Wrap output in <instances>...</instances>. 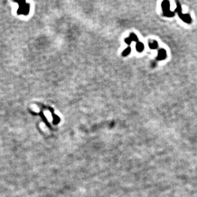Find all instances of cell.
Masks as SVG:
<instances>
[{"label":"cell","mask_w":197,"mask_h":197,"mask_svg":"<svg viewBox=\"0 0 197 197\" xmlns=\"http://www.w3.org/2000/svg\"><path fill=\"white\" fill-rule=\"evenodd\" d=\"M180 19H182L184 23L190 24L191 23V18L189 14H185V13H178Z\"/></svg>","instance_id":"1"},{"label":"cell","mask_w":197,"mask_h":197,"mask_svg":"<svg viewBox=\"0 0 197 197\" xmlns=\"http://www.w3.org/2000/svg\"><path fill=\"white\" fill-rule=\"evenodd\" d=\"M166 58V52L165 49H159L158 53L157 59L158 60H163Z\"/></svg>","instance_id":"2"},{"label":"cell","mask_w":197,"mask_h":197,"mask_svg":"<svg viewBox=\"0 0 197 197\" xmlns=\"http://www.w3.org/2000/svg\"><path fill=\"white\" fill-rule=\"evenodd\" d=\"M170 3L168 1H163L161 3V8L163 13L170 10Z\"/></svg>","instance_id":"3"},{"label":"cell","mask_w":197,"mask_h":197,"mask_svg":"<svg viewBox=\"0 0 197 197\" xmlns=\"http://www.w3.org/2000/svg\"><path fill=\"white\" fill-rule=\"evenodd\" d=\"M136 49H137V51H138V52H142L144 49V45L142 42L138 41V42H137V45H136Z\"/></svg>","instance_id":"4"},{"label":"cell","mask_w":197,"mask_h":197,"mask_svg":"<svg viewBox=\"0 0 197 197\" xmlns=\"http://www.w3.org/2000/svg\"><path fill=\"white\" fill-rule=\"evenodd\" d=\"M149 48H151V49H156V48H158V44L156 41H152L149 43Z\"/></svg>","instance_id":"5"},{"label":"cell","mask_w":197,"mask_h":197,"mask_svg":"<svg viewBox=\"0 0 197 197\" xmlns=\"http://www.w3.org/2000/svg\"><path fill=\"white\" fill-rule=\"evenodd\" d=\"M163 14H164L165 16L168 17H172L175 16L174 12H172V11H171V10H169V11H168V12H164V13H163Z\"/></svg>","instance_id":"6"},{"label":"cell","mask_w":197,"mask_h":197,"mask_svg":"<svg viewBox=\"0 0 197 197\" xmlns=\"http://www.w3.org/2000/svg\"><path fill=\"white\" fill-rule=\"evenodd\" d=\"M130 38H131V40H132V41H136V42H138V37H137V36L135 34H134V33H131V34H130Z\"/></svg>","instance_id":"7"},{"label":"cell","mask_w":197,"mask_h":197,"mask_svg":"<svg viewBox=\"0 0 197 197\" xmlns=\"http://www.w3.org/2000/svg\"><path fill=\"white\" fill-rule=\"evenodd\" d=\"M131 52V48L130 47H127L123 51V56H127L128 55L130 54V53Z\"/></svg>","instance_id":"8"},{"label":"cell","mask_w":197,"mask_h":197,"mask_svg":"<svg viewBox=\"0 0 197 197\" xmlns=\"http://www.w3.org/2000/svg\"><path fill=\"white\" fill-rule=\"evenodd\" d=\"M181 5L179 4V3H177V7H176L175 8V12H177L178 13H181Z\"/></svg>","instance_id":"9"},{"label":"cell","mask_w":197,"mask_h":197,"mask_svg":"<svg viewBox=\"0 0 197 197\" xmlns=\"http://www.w3.org/2000/svg\"><path fill=\"white\" fill-rule=\"evenodd\" d=\"M125 42L126 43V44H128V45H130V44H131V43L132 42V40H131V38H126V39H125Z\"/></svg>","instance_id":"10"}]
</instances>
